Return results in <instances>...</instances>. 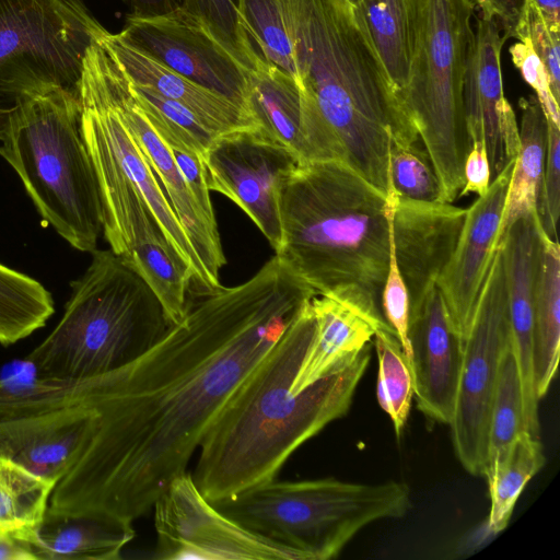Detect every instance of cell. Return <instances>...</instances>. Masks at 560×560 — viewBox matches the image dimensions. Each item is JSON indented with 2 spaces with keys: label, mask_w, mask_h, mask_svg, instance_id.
Returning a JSON list of instances; mask_svg holds the SVG:
<instances>
[{
  "label": "cell",
  "mask_w": 560,
  "mask_h": 560,
  "mask_svg": "<svg viewBox=\"0 0 560 560\" xmlns=\"http://www.w3.org/2000/svg\"><path fill=\"white\" fill-rule=\"evenodd\" d=\"M200 293L183 320L135 361L91 378L60 380L63 397L90 409L92 422L49 510L97 511L131 523L149 512L316 295L276 255L247 281Z\"/></svg>",
  "instance_id": "1"
},
{
  "label": "cell",
  "mask_w": 560,
  "mask_h": 560,
  "mask_svg": "<svg viewBox=\"0 0 560 560\" xmlns=\"http://www.w3.org/2000/svg\"><path fill=\"white\" fill-rule=\"evenodd\" d=\"M295 40L306 161H338L385 197L389 152L420 140L348 0H284Z\"/></svg>",
  "instance_id": "2"
},
{
  "label": "cell",
  "mask_w": 560,
  "mask_h": 560,
  "mask_svg": "<svg viewBox=\"0 0 560 560\" xmlns=\"http://www.w3.org/2000/svg\"><path fill=\"white\" fill-rule=\"evenodd\" d=\"M311 300L233 393L199 445L192 478L211 503L273 480L299 446L351 406L371 359L369 343L347 365L293 390L316 332Z\"/></svg>",
  "instance_id": "3"
},
{
  "label": "cell",
  "mask_w": 560,
  "mask_h": 560,
  "mask_svg": "<svg viewBox=\"0 0 560 560\" xmlns=\"http://www.w3.org/2000/svg\"><path fill=\"white\" fill-rule=\"evenodd\" d=\"M388 199L338 161H304L282 179L276 256L317 295L355 307L381 329L390 259Z\"/></svg>",
  "instance_id": "4"
},
{
  "label": "cell",
  "mask_w": 560,
  "mask_h": 560,
  "mask_svg": "<svg viewBox=\"0 0 560 560\" xmlns=\"http://www.w3.org/2000/svg\"><path fill=\"white\" fill-rule=\"evenodd\" d=\"M0 155L65 241L80 252L96 249L103 207L78 92L48 84L19 95L0 113Z\"/></svg>",
  "instance_id": "5"
},
{
  "label": "cell",
  "mask_w": 560,
  "mask_h": 560,
  "mask_svg": "<svg viewBox=\"0 0 560 560\" xmlns=\"http://www.w3.org/2000/svg\"><path fill=\"white\" fill-rule=\"evenodd\" d=\"M172 326L139 273L110 248L95 249L62 317L26 359L45 377L91 378L135 361Z\"/></svg>",
  "instance_id": "6"
},
{
  "label": "cell",
  "mask_w": 560,
  "mask_h": 560,
  "mask_svg": "<svg viewBox=\"0 0 560 560\" xmlns=\"http://www.w3.org/2000/svg\"><path fill=\"white\" fill-rule=\"evenodd\" d=\"M212 504L254 534L296 551L303 560H328L369 524L405 515L410 488L404 481L273 479Z\"/></svg>",
  "instance_id": "7"
},
{
  "label": "cell",
  "mask_w": 560,
  "mask_h": 560,
  "mask_svg": "<svg viewBox=\"0 0 560 560\" xmlns=\"http://www.w3.org/2000/svg\"><path fill=\"white\" fill-rule=\"evenodd\" d=\"M476 8L470 0H416L413 51L402 101L441 187L453 202L471 149L463 83Z\"/></svg>",
  "instance_id": "8"
},
{
  "label": "cell",
  "mask_w": 560,
  "mask_h": 560,
  "mask_svg": "<svg viewBox=\"0 0 560 560\" xmlns=\"http://www.w3.org/2000/svg\"><path fill=\"white\" fill-rule=\"evenodd\" d=\"M107 32L82 0H0V113L44 85L78 92L86 51Z\"/></svg>",
  "instance_id": "9"
},
{
  "label": "cell",
  "mask_w": 560,
  "mask_h": 560,
  "mask_svg": "<svg viewBox=\"0 0 560 560\" xmlns=\"http://www.w3.org/2000/svg\"><path fill=\"white\" fill-rule=\"evenodd\" d=\"M511 336L504 257L498 243L463 342L455 409L448 424L455 455L474 476L482 475L487 463L492 397L501 354Z\"/></svg>",
  "instance_id": "10"
},
{
  "label": "cell",
  "mask_w": 560,
  "mask_h": 560,
  "mask_svg": "<svg viewBox=\"0 0 560 560\" xmlns=\"http://www.w3.org/2000/svg\"><path fill=\"white\" fill-rule=\"evenodd\" d=\"M160 560H303L294 550L268 540L218 510L184 472L153 504Z\"/></svg>",
  "instance_id": "11"
},
{
  "label": "cell",
  "mask_w": 560,
  "mask_h": 560,
  "mask_svg": "<svg viewBox=\"0 0 560 560\" xmlns=\"http://www.w3.org/2000/svg\"><path fill=\"white\" fill-rule=\"evenodd\" d=\"M300 162L293 150L258 126L217 135L202 156L208 189L236 203L273 249L281 241L280 184Z\"/></svg>",
  "instance_id": "12"
},
{
  "label": "cell",
  "mask_w": 560,
  "mask_h": 560,
  "mask_svg": "<svg viewBox=\"0 0 560 560\" xmlns=\"http://www.w3.org/2000/svg\"><path fill=\"white\" fill-rule=\"evenodd\" d=\"M119 33L164 66L245 108L247 69L200 16L183 7L154 16L128 14Z\"/></svg>",
  "instance_id": "13"
},
{
  "label": "cell",
  "mask_w": 560,
  "mask_h": 560,
  "mask_svg": "<svg viewBox=\"0 0 560 560\" xmlns=\"http://www.w3.org/2000/svg\"><path fill=\"white\" fill-rule=\"evenodd\" d=\"M495 19L476 16L463 83L469 139L485 141L491 182L520 148L514 110L503 94L501 51L509 36Z\"/></svg>",
  "instance_id": "14"
},
{
  "label": "cell",
  "mask_w": 560,
  "mask_h": 560,
  "mask_svg": "<svg viewBox=\"0 0 560 560\" xmlns=\"http://www.w3.org/2000/svg\"><path fill=\"white\" fill-rule=\"evenodd\" d=\"M104 68L115 106L154 174L161 180L173 211L205 268L211 289L220 287V269L226 261L218 228L211 225L199 209L170 149L159 137L135 97L129 79L106 50Z\"/></svg>",
  "instance_id": "15"
},
{
  "label": "cell",
  "mask_w": 560,
  "mask_h": 560,
  "mask_svg": "<svg viewBox=\"0 0 560 560\" xmlns=\"http://www.w3.org/2000/svg\"><path fill=\"white\" fill-rule=\"evenodd\" d=\"M408 364L417 408L431 421L450 424L462 364L463 342L436 287L409 308Z\"/></svg>",
  "instance_id": "16"
},
{
  "label": "cell",
  "mask_w": 560,
  "mask_h": 560,
  "mask_svg": "<svg viewBox=\"0 0 560 560\" xmlns=\"http://www.w3.org/2000/svg\"><path fill=\"white\" fill-rule=\"evenodd\" d=\"M514 161L506 163L488 191L467 209L454 253L436 281L462 342L471 325L498 246Z\"/></svg>",
  "instance_id": "17"
},
{
  "label": "cell",
  "mask_w": 560,
  "mask_h": 560,
  "mask_svg": "<svg viewBox=\"0 0 560 560\" xmlns=\"http://www.w3.org/2000/svg\"><path fill=\"white\" fill-rule=\"evenodd\" d=\"M467 209L451 202L418 201L396 196L390 238L409 308L436 284L458 242Z\"/></svg>",
  "instance_id": "18"
},
{
  "label": "cell",
  "mask_w": 560,
  "mask_h": 560,
  "mask_svg": "<svg viewBox=\"0 0 560 560\" xmlns=\"http://www.w3.org/2000/svg\"><path fill=\"white\" fill-rule=\"evenodd\" d=\"M92 412L61 394L55 408L0 422V455L56 485L80 456Z\"/></svg>",
  "instance_id": "19"
},
{
  "label": "cell",
  "mask_w": 560,
  "mask_h": 560,
  "mask_svg": "<svg viewBox=\"0 0 560 560\" xmlns=\"http://www.w3.org/2000/svg\"><path fill=\"white\" fill-rule=\"evenodd\" d=\"M498 243L504 257L511 335L521 374L527 431L540 438L532 363L533 303L539 246L537 211L518 218Z\"/></svg>",
  "instance_id": "20"
},
{
  "label": "cell",
  "mask_w": 560,
  "mask_h": 560,
  "mask_svg": "<svg viewBox=\"0 0 560 560\" xmlns=\"http://www.w3.org/2000/svg\"><path fill=\"white\" fill-rule=\"evenodd\" d=\"M98 43L132 83L184 105L214 132L256 126L244 107L164 66L120 33L107 32Z\"/></svg>",
  "instance_id": "21"
},
{
  "label": "cell",
  "mask_w": 560,
  "mask_h": 560,
  "mask_svg": "<svg viewBox=\"0 0 560 560\" xmlns=\"http://www.w3.org/2000/svg\"><path fill=\"white\" fill-rule=\"evenodd\" d=\"M36 560H116L133 539L132 523L97 512H57L46 509L33 527L13 530Z\"/></svg>",
  "instance_id": "22"
},
{
  "label": "cell",
  "mask_w": 560,
  "mask_h": 560,
  "mask_svg": "<svg viewBox=\"0 0 560 560\" xmlns=\"http://www.w3.org/2000/svg\"><path fill=\"white\" fill-rule=\"evenodd\" d=\"M311 308L316 332L293 383L296 393L347 365L382 330L362 312L331 296L314 295Z\"/></svg>",
  "instance_id": "23"
},
{
  "label": "cell",
  "mask_w": 560,
  "mask_h": 560,
  "mask_svg": "<svg viewBox=\"0 0 560 560\" xmlns=\"http://www.w3.org/2000/svg\"><path fill=\"white\" fill-rule=\"evenodd\" d=\"M245 108L256 126L306 161L302 132L303 98L298 82L288 73L250 54Z\"/></svg>",
  "instance_id": "24"
},
{
  "label": "cell",
  "mask_w": 560,
  "mask_h": 560,
  "mask_svg": "<svg viewBox=\"0 0 560 560\" xmlns=\"http://www.w3.org/2000/svg\"><path fill=\"white\" fill-rule=\"evenodd\" d=\"M560 341V248L539 223V246L533 303L532 363L537 399L553 381Z\"/></svg>",
  "instance_id": "25"
},
{
  "label": "cell",
  "mask_w": 560,
  "mask_h": 560,
  "mask_svg": "<svg viewBox=\"0 0 560 560\" xmlns=\"http://www.w3.org/2000/svg\"><path fill=\"white\" fill-rule=\"evenodd\" d=\"M544 465L541 442L527 431L487 458L482 474L490 497L487 536H495L506 528L520 494Z\"/></svg>",
  "instance_id": "26"
},
{
  "label": "cell",
  "mask_w": 560,
  "mask_h": 560,
  "mask_svg": "<svg viewBox=\"0 0 560 560\" xmlns=\"http://www.w3.org/2000/svg\"><path fill=\"white\" fill-rule=\"evenodd\" d=\"M520 107V148L505 198L499 238L518 218L537 211L544 173L547 140L545 114L534 95L521 98Z\"/></svg>",
  "instance_id": "27"
},
{
  "label": "cell",
  "mask_w": 560,
  "mask_h": 560,
  "mask_svg": "<svg viewBox=\"0 0 560 560\" xmlns=\"http://www.w3.org/2000/svg\"><path fill=\"white\" fill-rule=\"evenodd\" d=\"M354 8L402 98L413 51L416 0H360Z\"/></svg>",
  "instance_id": "28"
},
{
  "label": "cell",
  "mask_w": 560,
  "mask_h": 560,
  "mask_svg": "<svg viewBox=\"0 0 560 560\" xmlns=\"http://www.w3.org/2000/svg\"><path fill=\"white\" fill-rule=\"evenodd\" d=\"M236 10L246 58L255 54L298 82L295 40L285 1L236 0Z\"/></svg>",
  "instance_id": "29"
},
{
  "label": "cell",
  "mask_w": 560,
  "mask_h": 560,
  "mask_svg": "<svg viewBox=\"0 0 560 560\" xmlns=\"http://www.w3.org/2000/svg\"><path fill=\"white\" fill-rule=\"evenodd\" d=\"M122 259L154 292L171 324L180 323L186 314L187 291L194 277L164 233L159 231L150 235Z\"/></svg>",
  "instance_id": "30"
},
{
  "label": "cell",
  "mask_w": 560,
  "mask_h": 560,
  "mask_svg": "<svg viewBox=\"0 0 560 560\" xmlns=\"http://www.w3.org/2000/svg\"><path fill=\"white\" fill-rule=\"evenodd\" d=\"M54 313V299L40 282L0 264L1 345L26 338L44 327Z\"/></svg>",
  "instance_id": "31"
},
{
  "label": "cell",
  "mask_w": 560,
  "mask_h": 560,
  "mask_svg": "<svg viewBox=\"0 0 560 560\" xmlns=\"http://www.w3.org/2000/svg\"><path fill=\"white\" fill-rule=\"evenodd\" d=\"M55 485L0 455V530H19L43 517Z\"/></svg>",
  "instance_id": "32"
},
{
  "label": "cell",
  "mask_w": 560,
  "mask_h": 560,
  "mask_svg": "<svg viewBox=\"0 0 560 560\" xmlns=\"http://www.w3.org/2000/svg\"><path fill=\"white\" fill-rule=\"evenodd\" d=\"M378 358L376 397L389 416L397 440L404 433L413 397L412 376L402 346L393 329L374 335Z\"/></svg>",
  "instance_id": "33"
},
{
  "label": "cell",
  "mask_w": 560,
  "mask_h": 560,
  "mask_svg": "<svg viewBox=\"0 0 560 560\" xmlns=\"http://www.w3.org/2000/svg\"><path fill=\"white\" fill-rule=\"evenodd\" d=\"M525 431L527 423L521 374L511 336L501 354L492 397L488 457Z\"/></svg>",
  "instance_id": "34"
},
{
  "label": "cell",
  "mask_w": 560,
  "mask_h": 560,
  "mask_svg": "<svg viewBox=\"0 0 560 560\" xmlns=\"http://www.w3.org/2000/svg\"><path fill=\"white\" fill-rule=\"evenodd\" d=\"M128 78V77H127ZM135 97L162 141L178 142L202 159L219 133L206 126L190 109L155 91L132 83Z\"/></svg>",
  "instance_id": "35"
},
{
  "label": "cell",
  "mask_w": 560,
  "mask_h": 560,
  "mask_svg": "<svg viewBox=\"0 0 560 560\" xmlns=\"http://www.w3.org/2000/svg\"><path fill=\"white\" fill-rule=\"evenodd\" d=\"M389 178L393 192L399 198L441 201L438 176L425 149L418 143L390 149Z\"/></svg>",
  "instance_id": "36"
},
{
  "label": "cell",
  "mask_w": 560,
  "mask_h": 560,
  "mask_svg": "<svg viewBox=\"0 0 560 560\" xmlns=\"http://www.w3.org/2000/svg\"><path fill=\"white\" fill-rule=\"evenodd\" d=\"M525 35L545 65L556 101H560V32L551 30L537 7L524 0L517 14L512 36Z\"/></svg>",
  "instance_id": "37"
},
{
  "label": "cell",
  "mask_w": 560,
  "mask_h": 560,
  "mask_svg": "<svg viewBox=\"0 0 560 560\" xmlns=\"http://www.w3.org/2000/svg\"><path fill=\"white\" fill-rule=\"evenodd\" d=\"M547 120L544 173L537 201V215L544 232L557 238L560 213V127Z\"/></svg>",
  "instance_id": "38"
},
{
  "label": "cell",
  "mask_w": 560,
  "mask_h": 560,
  "mask_svg": "<svg viewBox=\"0 0 560 560\" xmlns=\"http://www.w3.org/2000/svg\"><path fill=\"white\" fill-rule=\"evenodd\" d=\"M183 8L200 16L248 70L237 22L236 0H184Z\"/></svg>",
  "instance_id": "39"
},
{
  "label": "cell",
  "mask_w": 560,
  "mask_h": 560,
  "mask_svg": "<svg viewBox=\"0 0 560 560\" xmlns=\"http://www.w3.org/2000/svg\"><path fill=\"white\" fill-rule=\"evenodd\" d=\"M517 43L510 47L514 66L536 93L546 119L560 127L559 103L552 95L548 71L535 52L529 38L517 35Z\"/></svg>",
  "instance_id": "40"
},
{
  "label": "cell",
  "mask_w": 560,
  "mask_h": 560,
  "mask_svg": "<svg viewBox=\"0 0 560 560\" xmlns=\"http://www.w3.org/2000/svg\"><path fill=\"white\" fill-rule=\"evenodd\" d=\"M390 229V221H389ZM382 311L387 324L393 328L399 339L404 352L408 359V322H409V298L405 282L400 276L395 252L390 238V259L383 293Z\"/></svg>",
  "instance_id": "41"
},
{
  "label": "cell",
  "mask_w": 560,
  "mask_h": 560,
  "mask_svg": "<svg viewBox=\"0 0 560 560\" xmlns=\"http://www.w3.org/2000/svg\"><path fill=\"white\" fill-rule=\"evenodd\" d=\"M164 143L170 149L178 171L199 209L209 223L217 226L201 156L178 142Z\"/></svg>",
  "instance_id": "42"
},
{
  "label": "cell",
  "mask_w": 560,
  "mask_h": 560,
  "mask_svg": "<svg viewBox=\"0 0 560 560\" xmlns=\"http://www.w3.org/2000/svg\"><path fill=\"white\" fill-rule=\"evenodd\" d=\"M491 184L490 165L485 141H475L465 160L464 186L459 197L469 194L483 196Z\"/></svg>",
  "instance_id": "43"
},
{
  "label": "cell",
  "mask_w": 560,
  "mask_h": 560,
  "mask_svg": "<svg viewBox=\"0 0 560 560\" xmlns=\"http://www.w3.org/2000/svg\"><path fill=\"white\" fill-rule=\"evenodd\" d=\"M0 560H36L30 545L14 532L0 530Z\"/></svg>",
  "instance_id": "44"
},
{
  "label": "cell",
  "mask_w": 560,
  "mask_h": 560,
  "mask_svg": "<svg viewBox=\"0 0 560 560\" xmlns=\"http://www.w3.org/2000/svg\"><path fill=\"white\" fill-rule=\"evenodd\" d=\"M130 14L137 16H154L170 13L183 7L184 0H121Z\"/></svg>",
  "instance_id": "45"
},
{
  "label": "cell",
  "mask_w": 560,
  "mask_h": 560,
  "mask_svg": "<svg viewBox=\"0 0 560 560\" xmlns=\"http://www.w3.org/2000/svg\"><path fill=\"white\" fill-rule=\"evenodd\" d=\"M476 10H479L480 18L495 19L501 22L504 32L508 24V13L504 0H470Z\"/></svg>",
  "instance_id": "46"
},
{
  "label": "cell",
  "mask_w": 560,
  "mask_h": 560,
  "mask_svg": "<svg viewBox=\"0 0 560 560\" xmlns=\"http://www.w3.org/2000/svg\"><path fill=\"white\" fill-rule=\"evenodd\" d=\"M532 1L544 16L547 25L560 32V0H529Z\"/></svg>",
  "instance_id": "47"
},
{
  "label": "cell",
  "mask_w": 560,
  "mask_h": 560,
  "mask_svg": "<svg viewBox=\"0 0 560 560\" xmlns=\"http://www.w3.org/2000/svg\"><path fill=\"white\" fill-rule=\"evenodd\" d=\"M524 0H504L506 13H508V24L504 30V34L509 37L512 36V31L515 25L517 14L523 5Z\"/></svg>",
  "instance_id": "48"
},
{
  "label": "cell",
  "mask_w": 560,
  "mask_h": 560,
  "mask_svg": "<svg viewBox=\"0 0 560 560\" xmlns=\"http://www.w3.org/2000/svg\"><path fill=\"white\" fill-rule=\"evenodd\" d=\"M353 7H357V4L360 2V0H348Z\"/></svg>",
  "instance_id": "49"
}]
</instances>
